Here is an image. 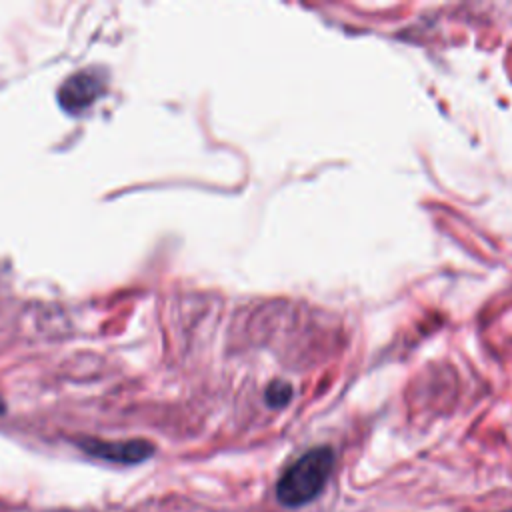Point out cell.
Masks as SVG:
<instances>
[{"instance_id": "obj_2", "label": "cell", "mask_w": 512, "mask_h": 512, "mask_svg": "<svg viewBox=\"0 0 512 512\" xmlns=\"http://www.w3.org/2000/svg\"><path fill=\"white\" fill-rule=\"evenodd\" d=\"M104 84H106L104 70L100 68L80 70L62 82V86L58 88V102L70 114L82 112L102 94Z\"/></svg>"}, {"instance_id": "obj_4", "label": "cell", "mask_w": 512, "mask_h": 512, "mask_svg": "<svg viewBox=\"0 0 512 512\" xmlns=\"http://www.w3.org/2000/svg\"><path fill=\"white\" fill-rule=\"evenodd\" d=\"M290 394H292V390H290V386H286V384H274L270 390H268V400H270V404L272 406H280V404H284L288 398H290Z\"/></svg>"}, {"instance_id": "obj_1", "label": "cell", "mask_w": 512, "mask_h": 512, "mask_svg": "<svg viewBox=\"0 0 512 512\" xmlns=\"http://www.w3.org/2000/svg\"><path fill=\"white\" fill-rule=\"evenodd\" d=\"M334 466V452L328 446H318L304 452L286 468L276 484V496L286 506H302L314 500Z\"/></svg>"}, {"instance_id": "obj_3", "label": "cell", "mask_w": 512, "mask_h": 512, "mask_svg": "<svg viewBox=\"0 0 512 512\" xmlns=\"http://www.w3.org/2000/svg\"><path fill=\"white\" fill-rule=\"evenodd\" d=\"M80 448L98 458V460H106V462H114V464H138L146 458L152 456L154 446L146 440H94V438H86L78 442Z\"/></svg>"}, {"instance_id": "obj_5", "label": "cell", "mask_w": 512, "mask_h": 512, "mask_svg": "<svg viewBox=\"0 0 512 512\" xmlns=\"http://www.w3.org/2000/svg\"><path fill=\"white\" fill-rule=\"evenodd\" d=\"M4 408H6V406H4V400H2V396H0V414L4 412Z\"/></svg>"}]
</instances>
